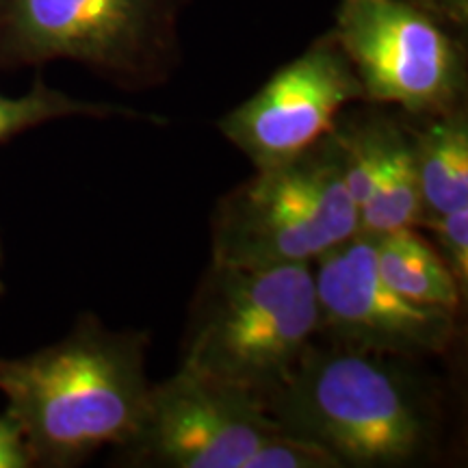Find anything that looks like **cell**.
Wrapping results in <instances>:
<instances>
[{"label":"cell","mask_w":468,"mask_h":468,"mask_svg":"<svg viewBox=\"0 0 468 468\" xmlns=\"http://www.w3.org/2000/svg\"><path fill=\"white\" fill-rule=\"evenodd\" d=\"M319 338L399 360L447 354L458 313L420 306L399 295L378 271L376 243L367 234L327 250L313 262Z\"/></svg>","instance_id":"cell-7"},{"label":"cell","mask_w":468,"mask_h":468,"mask_svg":"<svg viewBox=\"0 0 468 468\" xmlns=\"http://www.w3.org/2000/svg\"><path fill=\"white\" fill-rule=\"evenodd\" d=\"M356 104L341 111L330 133L341 148L345 185L358 208V232L379 237L417 228V169L406 124L382 104Z\"/></svg>","instance_id":"cell-10"},{"label":"cell","mask_w":468,"mask_h":468,"mask_svg":"<svg viewBox=\"0 0 468 468\" xmlns=\"http://www.w3.org/2000/svg\"><path fill=\"white\" fill-rule=\"evenodd\" d=\"M332 35L358 76L365 102L412 117L464 107V50L419 5L341 0Z\"/></svg>","instance_id":"cell-6"},{"label":"cell","mask_w":468,"mask_h":468,"mask_svg":"<svg viewBox=\"0 0 468 468\" xmlns=\"http://www.w3.org/2000/svg\"><path fill=\"white\" fill-rule=\"evenodd\" d=\"M33 455L20 425L9 412L0 414V468H31Z\"/></svg>","instance_id":"cell-16"},{"label":"cell","mask_w":468,"mask_h":468,"mask_svg":"<svg viewBox=\"0 0 468 468\" xmlns=\"http://www.w3.org/2000/svg\"><path fill=\"white\" fill-rule=\"evenodd\" d=\"M358 234V208L343 176L335 134L295 159L254 169L218 202L213 262L237 267L313 265Z\"/></svg>","instance_id":"cell-4"},{"label":"cell","mask_w":468,"mask_h":468,"mask_svg":"<svg viewBox=\"0 0 468 468\" xmlns=\"http://www.w3.org/2000/svg\"><path fill=\"white\" fill-rule=\"evenodd\" d=\"M0 267H3V245H0ZM3 291H5V282L3 278H0V295H3Z\"/></svg>","instance_id":"cell-18"},{"label":"cell","mask_w":468,"mask_h":468,"mask_svg":"<svg viewBox=\"0 0 468 468\" xmlns=\"http://www.w3.org/2000/svg\"><path fill=\"white\" fill-rule=\"evenodd\" d=\"M245 468H343L330 452L308 438L276 430L259 444Z\"/></svg>","instance_id":"cell-14"},{"label":"cell","mask_w":468,"mask_h":468,"mask_svg":"<svg viewBox=\"0 0 468 468\" xmlns=\"http://www.w3.org/2000/svg\"><path fill=\"white\" fill-rule=\"evenodd\" d=\"M148 345L145 332L113 330L85 313L58 341L0 358L5 412L20 425L35 466H79L133 441L152 388Z\"/></svg>","instance_id":"cell-1"},{"label":"cell","mask_w":468,"mask_h":468,"mask_svg":"<svg viewBox=\"0 0 468 468\" xmlns=\"http://www.w3.org/2000/svg\"><path fill=\"white\" fill-rule=\"evenodd\" d=\"M276 427L259 401L178 367L152 384L139 431L117 458L126 466L245 468Z\"/></svg>","instance_id":"cell-8"},{"label":"cell","mask_w":468,"mask_h":468,"mask_svg":"<svg viewBox=\"0 0 468 468\" xmlns=\"http://www.w3.org/2000/svg\"><path fill=\"white\" fill-rule=\"evenodd\" d=\"M378 271L384 282L420 306H436L460 314L464 291L449 271L434 243L419 228L373 237Z\"/></svg>","instance_id":"cell-12"},{"label":"cell","mask_w":468,"mask_h":468,"mask_svg":"<svg viewBox=\"0 0 468 468\" xmlns=\"http://www.w3.org/2000/svg\"><path fill=\"white\" fill-rule=\"evenodd\" d=\"M186 0H0V68L74 61L111 83H165Z\"/></svg>","instance_id":"cell-5"},{"label":"cell","mask_w":468,"mask_h":468,"mask_svg":"<svg viewBox=\"0 0 468 468\" xmlns=\"http://www.w3.org/2000/svg\"><path fill=\"white\" fill-rule=\"evenodd\" d=\"M401 115L412 144L414 169H417L419 224L468 207L466 109L462 107L452 113L425 117Z\"/></svg>","instance_id":"cell-11"},{"label":"cell","mask_w":468,"mask_h":468,"mask_svg":"<svg viewBox=\"0 0 468 468\" xmlns=\"http://www.w3.org/2000/svg\"><path fill=\"white\" fill-rule=\"evenodd\" d=\"M354 102H365V91L327 31L248 101L228 111L218 126L254 169H265L313 148Z\"/></svg>","instance_id":"cell-9"},{"label":"cell","mask_w":468,"mask_h":468,"mask_svg":"<svg viewBox=\"0 0 468 468\" xmlns=\"http://www.w3.org/2000/svg\"><path fill=\"white\" fill-rule=\"evenodd\" d=\"M265 410L280 430L321 444L341 466H408L436 431L430 393L408 360L319 336Z\"/></svg>","instance_id":"cell-2"},{"label":"cell","mask_w":468,"mask_h":468,"mask_svg":"<svg viewBox=\"0 0 468 468\" xmlns=\"http://www.w3.org/2000/svg\"><path fill=\"white\" fill-rule=\"evenodd\" d=\"M419 230L431 234V243L447 262L449 271L458 280L460 289L468 286V207L455 208L452 213H444L441 218L425 219L417 226Z\"/></svg>","instance_id":"cell-15"},{"label":"cell","mask_w":468,"mask_h":468,"mask_svg":"<svg viewBox=\"0 0 468 468\" xmlns=\"http://www.w3.org/2000/svg\"><path fill=\"white\" fill-rule=\"evenodd\" d=\"M66 117H145L139 111L122 107V104L109 102H90L80 101V98L69 96V93L55 90V87L46 85L42 79H37L31 85V90L22 96H5L0 93V144L16 134L31 131L35 126H42L46 122L66 120Z\"/></svg>","instance_id":"cell-13"},{"label":"cell","mask_w":468,"mask_h":468,"mask_svg":"<svg viewBox=\"0 0 468 468\" xmlns=\"http://www.w3.org/2000/svg\"><path fill=\"white\" fill-rule=\"evenodd\" d=\"M319 335L313 265L207 267L180 367L262 408Z\"/></svg>","instance_id":"cell-3"},{"label":"cell","mask_w":468,"mask_h":468,"mask_svg":"<svg viewBox=\"0 0 468 468\" xmlns=\"http://www.w3.org/2000/svg\"><path fill=\"white\" fill-rule=\"evenodd\" d=\"M419 5L438 22H449L453 27L464 28L468 25V0H410Z\"/></svg>","instance_id":"cell-17"}]
</instances>
